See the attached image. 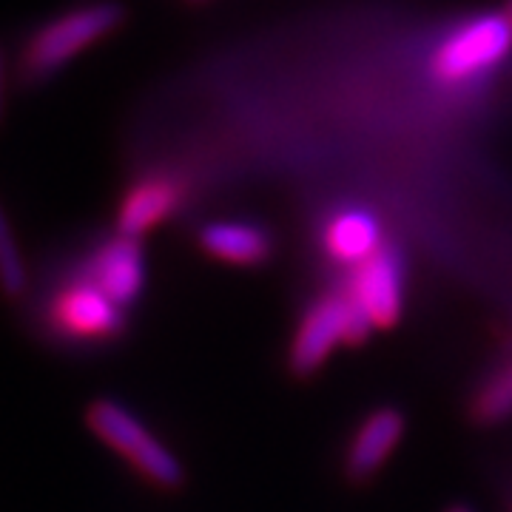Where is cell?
I'll list each match as a JSON object with an SVG mask.
<instances>
[{
  "instance_id": "cell-1",
  "label": "cell",
  "mask_w": 512,
  "mask_h": 512,
  "mask_svg": "<svg viewBox=\"0 0 512 512\" xmlns=\"http://www.w3.org/2000/svg\"><path fill=\"white\" fill-rule=\"evenodd\" d=\"M126 6L117 0H94L74 6L29 35L18 57V83L35 89L63 72L74 57L111 37L126 23Z\"/></svg>"
},
{
  "instance_id": "cell-2",
  "label": "cell",
  "mask_w": 512,
  "mask_h": 512,
  "mask_svg": "<svg viewBox=\"0 0 512 512\" xmlns=\"http://www.w3.org/2000/svg\"><path fill=\"white\" fill-rule=\"evenodd\" d=\"M86 421L100 439L114 447L126 461H131L157 487L174 490L183 484L185 473L180 458L174 456L128 407L111 399H97L89 404Z\"/></svg>"
},
{
  "instance_id": "cell-3",
  "label": "cell",
  "mask_w": 512,
  "mask_h": 512,
  "mask_svg": "<svg viewBox=\"0 0 512 512\" xmlns=\"http://www.w3.org/2000/svg\"><path fill=\"white\" fill-rule=\"evenodd\" d=\"M512 52V20L504 12L478 15L456 26L433 52L430 69L447 83H464L504 63Z\"/></svg>"
},
{
  "instance_id": "cell-4",
  "label": "cell",
  "mask_w": 512,
  "mask_h": 512,
  "mask_svg": "<svg viewBox=\"0 0 512 512\" xmlns=\"http://www.w3.org/2000/svg\"><path fill=\"white\" fill-rule=\"evenodd\" d=\"M370 330V319L350 302V296H322L308 308L293 333L291 367L308 376L325 365V359L342 342H365Z\"/></svg>"
},
{
  "instance_id": "cell-5",
  "label": "cell",
  "mask_w": 512,
  "mask_h": 512,
  "mask_svg": "<svg viewBox=\"0 0 512 512\" xmlns=\"http://www.w3.org/2000/svg\"><path fill=\"white\" fill-rule=\"evenodd\" d=\"M350 302L365 313L373 328H390L402 316L404 271L402 256L382 248L356 268L350 279Z\"/></svg>"
},
{
  "instance_id": "cell-6",
  "label": "cell",
  "mask_w": 512,
  "mask_h": 512,
  "mask_svg": "<svg viewBox=\"0 0 512 512\" xmlns=\"http://www.w3.org/2000/svg\"><path fill=\"white\" fill-rule=\"evenodd\" d=\"M55 322L77 339H111L126 328V313L92 279H86L57 296Z\"/></svg>"
},
{
  "instance_id": "cell-7",
  "label": "cell",
  "mask_w": 512,
  "mask_h": 512,
  "mask_svg": "<svg viewBox=\"0 0 512 512\" xmlns=\"http://www.w3.org/2000/svg\"><path fill=\"white\" fill-rule=\"evenodd\" d=\"M89 279L123 311L134 305L146 288V254L140 239L123 237V234L111 237L92 256Z\"/></svg>"
},
{
  "instance_id": "cell-8",
  "label": "cell",
  "mask_w": 512,
  "mask_h": 512,
  "mask_svg": "<svg viewBox=\"0 0 512 512\" xmlns=\"http://www.w3.org/2000/svg\"><path fill=\"white\" fill-rule=\"evenodd\" d=\"M183 200V185L168 174H154L128 188L117 211V231L123 237L140 239L154 225L174 214V208Z\"/></svg>"
},
{
  "instance_id": "cell-9",
  "label": "cell",
  "mask_w": 512,
  "mask_h": 512,
  "mask_svg": "<svg viewBox=\"0 0 512 512\" xmlns=\"http://www.w3.org/2000/svg\"><path fill=\"white\" fill-rule=\"evenodd\" d=\"M404 436V416L396 407L373 410L356 430L348 450V476L370 478L390 458V453L399 447Z\"/></svg>"
},
{
  "instance_id": "cell-10",
  "label": "cell",
  "mask_w": 512,
  "mask_h": 512,
  "mask_svg": "<svg viewBox=\"0 0 512 512\" xmlns=\"http://www.w3.org/2000/svg\"><path fill=\"white\" fill-rule=\"evenodd\" d=\"M325 248L336 262L359 268L370 256L382 251L379 220L370 211H362V208L339 211L325 228Z\"/></svg>"
},
{
  "instance_id": "cell-11",
  "label": "cell",
  "mask_w": 512,
  "mask_h": 512,
  "mask_svg": "<svg viewBox=\"0 0 512 512\" xmlns=\"http://www.w3.org/2000/svg\"><path fill=\"white\" fill-rule=\"evenodd\" d=\"M205 254L231 265H259L271 256V237L251 222H208L200 231Z\"/></svg>"
},
{
  "instance_id": "cell-12",
  "label": "cell",
  "mask_w": 512,
  "mask_h": 512,
  "mask_svg": "<svg viewBox=\"0 0 512 512\" xmlns=\"http://www.w3.org/2000/svg\"><path fill=\"white\" fill-rule=\"evenodd\" d=\"M26 288H29V271L12 231V222L0 205V291L6 299H20Z\"/></svg>"
},
{
  "instance_id": "cell-13",
  "label": "cell",
  "mask_w": 512,
  "mask_h": 512,
  "mask_svg": "<svg viewBox=\"0 0 512 512\" xmlns=\"http://www.w3.org/2000/svg\"><path fill=\"white\" fill-rule=\"evenodd\" d=\"M476 416L481 421H501L512 416V362L501 367L476 396Z\"/></svg>"
},
{
  "instance_id": "cell-14",
  "label": "cell",
  "mask_w": 512,
  "mask_h": 512,
  "mask_svg": "<svg viewBox=\"0 0 512 512\" xmlns=\"http://www.w3.org/2000/svg\"><path fill=\"white\" fill-rule=\"evenodd\" d=\"M3 114H6V57L0 49V123H3Z\"/></svg>"
},
{
  "instance_id": "cell-15",
  "label": "cell",
  "mask_w": 512,
  "mask_h": 512,
  "mask_svg": "<svg viewBox=\"0 0 512 512\" xmlns=\"http://www.w3.org/2000/svg\"><path fill=\"white\" fill-rule=\"evenodd\" d=\"M504 15H507V18L512 20V0H510V3H507V9H504Z\"/></svg>"
},
{
  "instance_id": "cell-16",
  "label": "cell",
  "mask_w": 512,
  "mask_h": 512,
  "mask_svg": "<svg viewBox=\"0 0 512 512\" xmlns=\"http://www.w3.org/2000/svg\"><path fill=\"white\" fill-rule=\"evenodd\" d=\"M450 512H470V510H467V507H453Z\"/></svg>"
},
{
  "instance_id": "cell-17",
  "label": "cell",
  "mask_w": 512,
  "mask_h": 512,
  "mask_svg": "<svg viewBox=\"0 0 512 512\" xmlns=\"http://www.w3.org/2000/svg\"><path fill=\"white\" fill-rule=\"evenodd\" d=\"M191 3H197V0H191Z\"/></svg>"
}]
</instances>
